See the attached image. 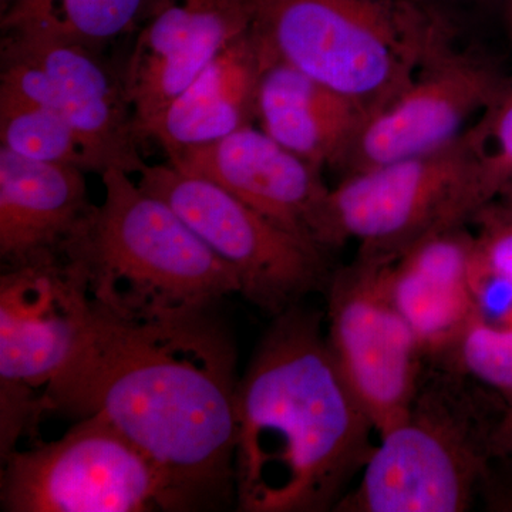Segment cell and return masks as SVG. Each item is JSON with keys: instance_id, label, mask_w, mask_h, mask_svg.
Instances as JSON below:
<instances>
[{"instance_id": "1", "label": "cell", "mask_w": 512, "mask_h": 512, "mask_svg": "<svg viewBox=\"0 0 512 512\" xmlns=\"http://www.w3.org/2000/svg\"><path fill=\"white\" fill-rule=\"evenodd\" d=\"M237 355L211 311L94 316L43 392L47 413L107 421L163 468L191 507L234 494Z\"/></svg>"}, {"instance_id": "2", "label": "cell", "mask_w": 512, "mask_h": 512, "mask_svg": "<svg viewBox=\"0 0 512 512\" xmlns=\"http://www.w3.org/2000/svg\"><path fill=\"white\" fill-rule=\"evenodd\" d=\"M319 312L275 316L237 390L234 495L242 512L335 511L376 446Z\"/></svg>"}, {"instance_id": "3", "label": "cell", "mask_w": 512, "mask_h": 512, "mask_svg": "<svg viewBox=\"0 0 512 512\" xmlns=\"http://www.w3.org/2000/svg\"><path fill=\"white\" fill-rule=\"evenodd\" d=\"M501 394L441 360H426L409 412L380 444L335 512H466L512 507L491 439Z\"/></svg>"}, {"instance_id": "4", "label": "cell", "mask_w": 512, "mask_h": 512, "mask_svg": "<svg viewBox=\"0 0 512 512\" xmlns=\"http://www.w3.org/2000/svg\"><path fill=\"white\" fill-rule=\"evenodd\" d=\"M101 178L103 202L62 255L97 312L126 320L180 318L241 292L234 269L167 202L119 168Z\"/></svg>"}, {"instance_id": "5", "label": "cell", "mask_w": 512, "mask_h": 512, "mask_svg": "<svg viewBox=\"0 0 512 512\" xmlns=\"http://www.w3.org/2000/svg\"><path fill=\"white\" fill-rule=\"evenodd\" d=\"M255 25L276 57L366 117L451 45L450 26L427 0H258Z\"/></svg>"}, {"instance_id": "6", "label": "cell", "mask_w": 512, "mask_h": 512, "mask_svg": "<svg viewBox=\"0 0 512 512\" xmlns=\"http://www.w3.org/2000/svg\"><path fill=\"white\" fill-rule=\"evenodd\" d=\"M480 134L427 156L390 161L340 178L326 204V247L357 244L366 264H393L424 238L467 224Z\"/></svg>"}, {"instance_id": "7", "label": "cell", "mask_w": 512, "mask_h": 512, "mask_svg": "<svg viewBox=\"0 0 512 512\" xmlns=\"http://www.w3.org/2000/svg\"><path fill=\"white\" fill-rule=\"evenodd\" d=\"M8 512L187 511L190 501L133 441L97 417L3 460Z\"/></svg>"}, {"instance_id": "8", "label": "cell", "mask_w": 512, "mask_h": 512, "mask_svg": "<svg viewBox=\"0 0 512 512\" xmlns=\"http://www.w3.org/2000/svg\"><path fill=\"white\" fill-rule=\"evenodd\" d=\"M138 175L141 188L167 202L234 269L239 293L272 318L328 288L329 252L279 227L220 185L170 163L146 165Z\"/></svg>"}, {"instance_id": "9", "label": "cell", "mask_w": 512, "mask_h": 512, "mask_svg": "<svg viewBox=\"0 0 512 512\" xmlns=\"http://www.w3.org/2000/svg\"><path fill=\"white\" fill-rule=\"evenodd\" d=\"M0 89L50 107L64 117L92 158L96 173L110 168L140 174L136 126L126 86L89 49L52 20L37 15L3 20Z\"/></svg>"}, {"instance_id": "10", "label": "cell", "mask_w": 512, "mask_h": 512, "mask_svg": "<svg viewBox=\"0 0 512 512\" xmlns=\"http://www.w3.org/2000/svg\"><path fill=\"white\" fill-rule=\"evenodd\" d=\"M325 292L330 352L383 436L409 412L426 359L392 301L384 266L355 258L333 271Z\"/></svg>"}, {"instance_id": "11", "label": "cell", "mask_w": 512, "mask_h": 512, "mask_svg": "<svg viewBox=\"0 0 512 512\" xmlns=\"http://www.w3.org/2000/svg\"><path fill=\"white\" fill-rule=\"evenodd\" d=\"M507 84L480 57L444 47L392 100L366 117L340 164L342 177L451 146L484 116Z\"/></svg>"}, {"instance_id": "12", "label": "cell", "mask_w": 512, "mask_h": 512, "mask_svg": "<svg viewBox=\"0 0 512 512\" xmlns=\"http://www.w3.org/2000/svg\"><path fill=\"white\" fill-rule=\"evenodd\" d=\"M94 308L63 258L0 276V390L45 392L89 329Z\"/></svg>"}, {"instance_id": "13", "label": "cell", "mask_w": 512, "mask_h": 512, "mask_svg": "<svg viewBox=\"0 0 512 512\" xmlns=\"http://www.w3.org/2000/svg\"><path fill=\"white\" fill-rule=\"evenodd\" d=\"M170 164L220 185L279 227L326 247L330 187L322 168L248 126L215 143L171 154Z\"/></svg>"}, {"instance_id": "14", "label": "cell", "mask_w": 512, "mask_h": 512, "mask_svg": "<svg viewBox=\"0 0 512 512\" xmlns=\"http://www.w3.org/2000/svg\"><path fill=\"white\" fill-rule=\"evenodd\" d=\"M258 0H164L138 36L126 93L137 136L255 26Z\"/></svg>"}, {"instance_id": "15", "label": "cell", "mask_w": 512, "mask_h": 512, "mask_svg": "<svg viewBox=\"0 0 512 512\" xmlns=\"http://www.w3.org/2000/svg\"><path fill=\"white\" fill-rule=\"evenodd\" d=\"M384 281L426 360L446 357L468 325L483 313L468 224L424 238L384 266Z\"/></svg>"}, {"instance_id": "16", "label": "cell", "mask_w": 512, "mask_h": 512, "mask_svg": "<svg viewBox=\"0 0 512 512\" xmlns=\"http://www.w3.org/2000/svg\"><path fill=\"white\" fill-rule=\"evenodd\" d=\"M94 207L80 168L0 148V256L6 266L62 258Z\"/></svg>"}, {"instance_id": "17", "label": "cell", "mask_w": 512, "mask_h": 512, "mask_svg": "<svg viewBox=\"0 0 512 512\" xmlns=\"http://www.w3.org/2000/svg\"><path fill=\"white\" fill-rule=\"evenodd\" d=\"M265 59V42L255 25L170 101L141 138H154L171 156L254 126Z\"/></svg>"}, {"instance_id": "18", "label": "cell", "mask_w": 512, "mask_h": 512, "mask_svg": "<svg viewBox=\"0 0 512 512\" xmlns=\"http://www.w3.org/2000/svg\"><path fill=\"white\" fill-rule=\"evenodd\" d=\"M365 119V111L353 101L279 59L266 46L256 124L276 143L322 170H339Z\"/></svg>"}, {"instance_id": "19", "label": "cell", "mask_w": 512, "mask_h": 512, "mask_svg": "<svg viewBox=\"0 0 512 512\" xmlns=\"http://www.w3.org/2000/svg\"><path fill=\"white\" fill-rule=\"evenodd\" d=\"M0 140L12 153L42 163L72 165L84 173L94 164L82 138L50 107L0 89Z\"/></svg>"}, {"instance_id": "20", "label": "cell", "mask_w": 512, "mask_h": 512, "mask_svg": "<svg viewBox=\"0 0 512 512\" xmlns=\"http://www.w3.org/2000/svg\"><path fill=\"white\" fill-rule=\"evenodd\" d=\"M141 6L143 0H12L6 16H43L70 36L96 45L126 32Z\"/></svg>"}, {"instance_id": "21", "label": "cell", "mask_w": 512, "mask_h": 512, "mask_svg": "<svg viewBox=\"0 0 512 512\" xmlns=\"http://www.w3.org/2000/svg\"><path fill=\"white\" fill-rule=\"evenodd\" d=\"M503 397L512 394V325H495L477 316L440 359Z\"/></svg>"}, {"instance_id": "22", "label": "cell", "mask_w": 512, "mask_h": 512, "mask_svg": "<svg viewBox=\"0 0 512 512\" xmlns=\"http://www.w3.org/2000/svg\"><path fill=\"white\" fill-rule=\"evenodd\" d=\"M477 127L480 150L471 187V215L512 188V83L477 121Z\"/></svg>"}, {"instance_id": "23", "label": "cell", "mask_w": 512, "mask_h": 512, "mask_svg": "<svg viewBox=\"0 0 512 512\" xmlns=\"http://www.w3.org/2000/svg\"><path fill=\"white\" fill-rule=\"evenodd\" d=\"M474 238V281L505 288L512 295V188L483 207L467 222Z\"/></svg>"}, {"instance_id": "24", "label": "cell", "mask_w": 512, "mask_h": 512, "mask_svg": "<svg viewBox=\"0 0 512 512\" xmlns=\"http://www.w3.org/2000/svg\"><path fill=\"white\" fill-rule=\"evenodd\" d=\"M503 399V410L491 439V454L495 467L512 480V394Z\"/></svg>"}, {"instance_id": "25", "label": "cell", "mask_w": 512, "mask_h": 512, "mask_svg": "<svg viewBox=\"0 0 512 512\" xmlns=\"http://www.w3.org/2000/svg\"><path fill=\"white\" fill-rule=\"evenodd\" d=\"M10 2H12V0H10Z\"/></svg>"}]
</instances>
